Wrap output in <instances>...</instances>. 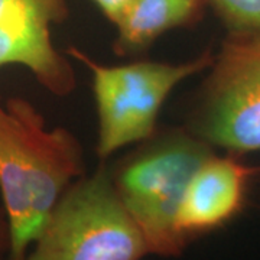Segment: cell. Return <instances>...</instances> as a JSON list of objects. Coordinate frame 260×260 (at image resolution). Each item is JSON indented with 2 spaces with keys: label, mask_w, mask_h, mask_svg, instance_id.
<instances>
[{
  "label": "cell",
  "mask_w": 260,
  "mask_h": 260,
  "mask_svg": "<svg viewBox=\"0 0 260 260\" xmlns=\"http://www.w3.org/2000/svg\"><path fill=\"white\" fill-rule=\"evenodd\" d=\"M93 2L100 9L103 16L109 22H112L114 26H117L129 12L130 6L133 5L135 0H93Z\"/></svg>",
  "instance_id": "cell-10"
},
{
  "label": "cell",
  "mask_w": 260,
  "mask_h": 260,
  "mask_svg": "<svg viewBox=\"0 0 260 260\" xmlns=\"http://www.w3.org/2000/svg\"><path fill=\"white\" fill-rule=\"evenodd\" d=\"M91 73L97 110V156L106 160L117 150L150 139L164 104L178 84L210 70L214 55L205 51L181 64L139 59L103 65L77 47L65 51Z\"/></svg>",
  "instance_id": "cell-3"
},
{
  "label": "cell",
  "mask_w": 260,
  "mask_h": 260,
  "mask_svg": "<svg viewBox=\"0 0 260 260\" xmlns=\"http://www.w3.org/2000/svg\"><path fill=\"white\" fill-rule=\"evenodd\" d=\"M259 172L260 168L233 155L211 153L186 184L175 217L178 236L188 244L234 220L246 204L251 179Z\"/></svg>",
  "instance_id": "cell-7"
},
{
  "label": "cell",
  "mask_w": 260,
  "mask_h": 260,
  "mask_svg": "<svg viewBox=\"0 0 260 260\" xmlns=\"http://www.w3.org/2000/svg\"><path fill=\"white\" fill-rule=\"evenodd\" d=\"M207 6V0H135L116 26L113 51L117 56L143 55L169 30L197 25Z\"/></svg>",
  "instance_id": "cell-8"
},
{
  "label": "cell",
  "mask_w": 260,
  "mask_h": 260,
  "mask_svg": "<svg viewBox=\"0 0 260 260\" xmlns=\"http://www.w3.org/2000/svg\"><path fill=\"white\" fill-rule=\"evenodd\" d=\"M213 146L188 129L156 132L110 169L116 194L143 236L149 254L177 257L186 247L175 217L185 186Z\"/></svg>",
  "instance_id": "cell-2"
},
{
  "label": "cell",
  "mask_w": 260,
  "mask_h": 260,
  "mask_svg": "<svg viewBox=\"0 0 260 260\" xmlns=\"http://www.w3.org/2000/svg\"><path fill=\"white\" fill-rule=\"evenodd\" d=\"M10 249H12V239H10V227L8 221V215L5 208L0 203V260H10Z\"/></svg>",
  "instance_id": "cell-11"
},
{
  "label": "cell",
  "mask_w": 260,
  "mask_h": 260,
  "mask_svg": "<svg viewBox=\"0 0 260 260\" xmlns=\"http://www.w3.org/2000/svg\"><path fill=\"white\" fill-rule=\"evenodd\" d=\"M85 175L80 140L49 129L28 100L0 104V203L10 227V260H26L65 191Z\"/></svg>",
  "instance_id": "cell-1"
},
{
  "label": "cell",
  "mask_w": 260,
  "mask_h": 260,
  "mask_svg": "<svg viewBox=\"0 0 260 260\" xmlns=\"http://www.w3.org/2000/svg\"><path fill=\"white\" fill-rule=\"evenodd\" d=\"M229 34H260V0H207Z\"/></svg>",
  "instance_id": "cell-9"
},
{
  "label": "cell",
  "mask_w": 260,
  "mask_h": 260,
  "mask_svg": "<svg viewBox=\"0 0 260 260\" xmlns=\"http://www.w3.org/2000/svg\"><path fill=\"white\" fill-rule=\"evenodd\" d=\"M210 70L188 130L233 153L260 150V34H229Z\"/></svg>",
  "instance_id": "cell-5"
},
{
  "label": "cell",
  "mask_w": 260,
  "mask_h": 260,
  "mask_svg": "<svg viewBox=\"0 0 260 260\" xmlns=\"http://www.w3.org/2000/svg\"><path fill=\"white\" fill-rule=\"evenodd\" d=\"M143 236L121 205L103 160L61 197L26 260H140Z\"/></svg>",
  "instance_id": "cell-4"
},
{
  "label": "cell",
  "mask_w": 260,
  "mask_h": 260,
  "mask_svg": "<svg viewBox=\"0 0 260 260\" xmlns=\"http://www.w3.org/2000/svg\"><path fill=\"white\" fill-rule=\"evenodd\" d=\"M67 16V0H0V68L22 65L51 94L70 95L75 71L52 41Z\"/></svg>",
  "instance_id": "cell-6"
}]
</instances>
